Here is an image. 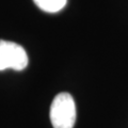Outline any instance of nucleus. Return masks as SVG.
I'll list each match as a JSON object with an SVG mask.
<instances>
[{"instance_id":"nucleus-2","label":"nucleus","mask_w":128,"mask_h":128,"mask_svg":"<svg viewBox=\"0 0 128 128\" xmlns=\"http://www.w3.org/2000/svg\"><path fill=\"white\" fill-rule=\"evenodd\" d=\"M29 59L24 48L16 43L0 41V70L8 68L14 70H25Z\"/></svg>"},{"instance_id":"nucleus-3","label":"nucleus","mask_w":128,"mask_h":128,"mask_svg":"<svg viewBox=\"0 0 128 128\" xmlns=\"http://www.w3.org/2000/svg\"><path fill=\"white\" fill-rule=\"evenodd\" d=\"M40 9L47 13H57L66 6L67 0H33Z\"/></svg>"},{"instance_id":"nucleus-1","label":"nucleus","mask_w":128,"mask_h":128,"mask_svg":"<svg viewBox=\"0 0 128 128\" xmlns=\"http://www.w3.org/2000/svg\"><path fill=\"white\" fill-rule=\"evenodd\" d=\"M49 115L54 128H73L76 122V105L73 96L66 92L56 95Z\"/></svg>"}]
</instances>
